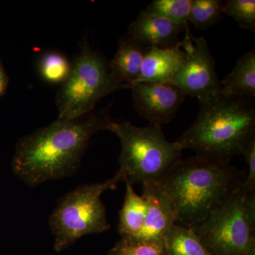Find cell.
<instances>
[{
	"instance_id": "1",
	"label": "cell",
	"mask_w": 255,
	"mask_h": 255,
	"mask_svg": "<svg viewBox=\"0 0 255 255\" xmlns=\"http://www.w3.org/2000/svg\"><path fill=\"white\" fill-rule=\"evenodd\" d=\"M110 108L91 112L82 120L58 119L21 137L12 161L14 174L29 187L73 175L92 137L114 122Z\"/></svg>"
},
{
	"instance_id": "2",
	"label": "cell",
	"mask_w": 255,
	"mask_h": 255,
	"mask_svg": "<svg viewBox=\"0 0 255 255\" xmlns=\"http://www.w3.org/2000/svg\"><path fill=\"white\" fill-rule=\"evenodd\" d=\"M244 171L230 162L195 156L179 159L157 182L176 211V224L194 228L241 187Z\"/></svg>"
},
{
	"instance_id": "3",
	"label": "cell",
	"mask_w": 255,
	"mask_h": 255,
	"mask_svg": "<svg viewBox=\"0 0 255 255\" xmlns=\"http://www.w3.org/2000/svg\"><path fill=\"white\" fill-rule=\"evenodd\" d=\"M255 138V99L220 92L200 102L195 122L175 142L199 157L230 162Z\"/></svg>"
},
{
	"instance_id": "4",
	"label": "cell",
	"mask_w": 255,
	"mask_h": 255,
	"mask_svg": "<svg viewBox=\"0 0 255 255\" xmlns=\"http://www.w3.org/2000/svg\"><path fill=\"white\" fill-rule=\"evenodd\" d=\"M107 130L122 145L119 163L124 182L134 184L159 182L182 158V149L166 138L162 127H137L129 122H112Z\"/></svg>"
},
{
	"instance_id": "5",
	"label": "cell",
	"mask_w": 255,
	"mask_h": 255,
	"mask_svg": "<svg viewBox=\"0 0 255 255\" xmlns=\"http://www.w3.org/2000/svg\"><path fill=\"white\" fill-rule=\"evenodd\" d=\"M120 182H124V177L118 171L105 182L84 184L60 198L49 221L55 251L66 249L83 236L110 229L101 196L105 191L117 189Z\"/></svg>"
},
{
	"instance_id": "6",
	"label": "cell",
	"mask_w": 255,
	"mask_h": 255,
	"mask_svg": "<svg viewBox=\"0 0 255 255\" xmlns=\"http://www.w3.org/2000/svg\"><path fill=\"white\" fill-rule=\"evenodd\" d=\"M71 63L70 74L57 96L59 120L80 119L91 113L106 96L127 88L114 80L108 61L86 42L82 43Z\"/></svg>"
},
{
	"instance_id": "7",
	"label": "cell",
	"mask_w": 255,
	"mask_h": 255,
	"mask_svg": "<svg viewBox=\"0 0 255 255\" xmlns=\"http://www.w3.org/2000/svg\"><path fill=\"white\" fill-rule=\"evenodd\" d=\"M212 255H255V193L241 189L191 228Z\"/></svg>"
},
{
	"instance_id": "8",
	"label": "cell",
	"mask_w": 255,
	"mask_h": 255,
	"mask_svg": "<svg viewBox=\"0 0 255 255\" xmlns=\"http://www.w3.org/2000/svg\"><path fill=\"white\" fill-rule=\"evenodd\" d=\"M183 41L185 58L170 84L186 96L196 97L199 102L219 95L221 80L206 38H195L189 31Z\"/></svg>"
},
{
	"instance_id": "9",
	"label": "cell",
	"mask_w": 255,
	"mask_h": 255,
	"mask_svg": "<svg viewBox=\"0 0 255 255\" xmlns=\"http://www.w3.org/2000/svg\"><path fill=\"white\" fill-rule=\"evenodd\" d=\"M132 105L140 117L150 125L172 122L186 96L172 84L140 82L130 85Z\"/></svg>"
},
{
	"instance_id": "10",
	"label": "cell",
	"mask_w": 255,
	"mask_h": 255,
	"mask_svg": "<svg viewBox=\"0 0 255 255\" xmlns=\"http://www.w3.org/2000/svg\"><path fill=\"white\" fill-rule=\"evenodd\" d=\"M189 31V26L177 24L141 11L128 28L127 36L146 48H169L177 45L182 40L181 35Z\"/></svg>"
},
{
	"instance_id": "11",
	"label": "cell",
	"mask_w": 255,
	"mask_h": 255,
	"mask_svg": "<svg viewBox=\"0 0 255 255\" xmlns=\"http://www.w3.org/2000/svg\"><path fill=\"white\" fill-rule=\"evenodd\" d=\"M142 185V196L145 199L147 211L140 237L162 240L169 228L176 224L175 209L157 182H146Z\"/></svg>"
},
{
	"instance_id": "12",
	"label": "cell",
	"mask_w": 255,
	"mask_h": 255,
	"mask_svg": "<svg viewBox=\"0 0 255 255\" xmlns=\"http://www.w3.org/2000/svg\"><path fill=\"white\" fill-rule=\"evenodd\" d=\"M183 43L182 38L172 48H147L137 82L170 84L185 58Z\"/></svg>"
},
{
	"instance_id": "13",
	"label": "cell",
	"mask_w": 255,
	"mask_h": 255,
	"mask_svg": "<svg viewBox=\"0 0 255 255\" xmlns=\"http://www.w3.org/2000/svg\"><path fill=\"white\" fill-rule=\"evenodd\" d=\"M147 49L127 35L122 37L117 53L108 62L109 69L114 80L127 88L136 83Z\"/></svg>"
},
{
	"instance_id": "14",
	"label": "cell",
	"mask_w": 255,
	"mask_h": 255,
	"mask_svg": "<svg viewBox=\"0 0 255 255\" xmlns=\"http://www.w3.org/2000/svg\"><path fill=\"white\" fill-rule=\"evenodd\" d=\"M221 93L255 99V51L240 57L232 71L221 80Z\"/></svg>"
},
{
	"instance_id": "15",
	"label": "cell",
	"mask_w": 255,
	"mask_h": 255,
	"mask_svg": "<svg viewBox=\"0 0 255 255\" xmlns=\"http://www.w3.org/2000/svg\"><path fill=\"white\" fill-rule=\"evenodd\" d=\"M126 184L125 197L119 212V233L122 237H140L145 226L147 206L144 198L136 194L131 184Z\"/></svg>"
},
{
	"instance_id": "16",
	"label": "cell",
	"mask_w": 255,
	"mask_h": 255,
	"mask_svg": "<svg viewBox=\"0 0 255 255\" xmlns=\"http://www.w3.org/2000/svg\"><path fill=\"white\" fill-rule=\"evenodd\" d=\"M162 241L167 255H212L191 228L174 224Z\"/></svg>"
},
{
	"instance_id": "17",
	"label": "cell",
	"mask_w": 255,
	"mask_h": 255,
	"mask_svg": "<svg viewBox=\"0 0 255 255\" xmlns=\"http://www.w3.org/2000/svg\"><path fill=\"white\" fill-rule=\"evenodd\" d=\"M109 255H167L162 240L123 236Z\"/></svg>"
},
{
	"instance_id": "18",
	"label": "cell",
	"mask_w": 255,
	"mask_h": 255,
	"mask_svg": "<svg viewBox=\"0 0 255 255\" xmlns=\"http://www.w3.org/2000/svg\"><path fill=\"white\" fill-rule=\"evenodd\" d=\"M223 4L221 0H191L189 22L198 29L212 27L222 18Z\"/></svg>"
},
{
	"instance_id": "19",
	"label": "cell",
	"mask_w": 255,
	"mask_h": 255,
	"mask_svg": "<svg viewBox=\"0 0 255 255\" xmlns=\"http://www.w3.org/2000/svg\"><path fill=\"white\" fill-rule=\"evenodd\" d=\"M191 0H155L143 11L177 24L189 26Z\"/></svg>"
},
{
	"instance_id": "20",
	"label": "cell",
	"mask_w": 255,
	"mask_h": 255,
	"mask_svg": "<svg viewBox=\"0 0 255 255\" xmlns=\"http://www.w3.org/2000/svg\"><path fill=\"white\" fill-rule=\"evenodd\" d=\"M72 63L66 57L58 53H46L42 57L39 70L42 78L53 84L65 81L71 70Z\"/></svg>"
},
{
	"instance_id": "21",
	"label": "cell",
	"mask_w": 255,
	"mask_h": 255,
	"mask_svg": "<svg viewBox=\"0 0 255 255\" xmlns=\"http://www.w3.org/2000/svg\"><path fill=\"white\" fill-rule=\"evenodd\" d=\"M223 13L232 17L241 28L255 31V0H228L223 3Z\"/></svg>"
},
{
	"instance_id": "22",
	"label": "cell",
	"mask_w": 255,
	"mask_h": 255,
	"mask_svg": "<svg viewBox=\"0 0 255 255\" xmlns=\"http://www.w3.org/2000/svg\"><path fill=\"white\" fill-rule=\"evenodd\" d=\"M241 155L248 164V173L241 184V189L248 194L255 193V138L246 145Z\"/></svg>"
},
{
	"instance_id": "23",
	"label": "cell",
	"mask_w": 255,
	"mask_h": 255,
	"mask_svg": "<svg viewBox=\"0 0 255 255\" xmlns=\"http://www.w3.org/2000/svg\"><path fill=\"white\" fill-rule=\"evenodd\" d=\"M8 82H9V79H8L7 75H6V72H5L2 63L0 60V97L4 95L5 91H6L8 86Z\"/></svg>"
}]
</instances>
